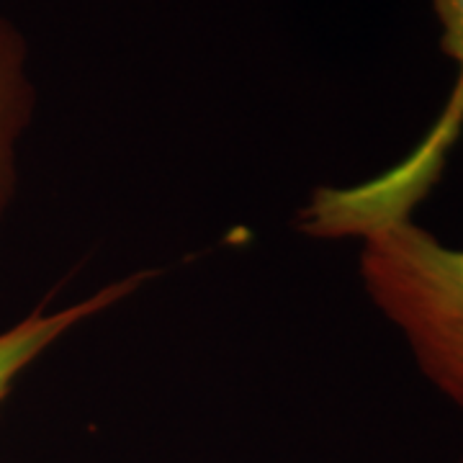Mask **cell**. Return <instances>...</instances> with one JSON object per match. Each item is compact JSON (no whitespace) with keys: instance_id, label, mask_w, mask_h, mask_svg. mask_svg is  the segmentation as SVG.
I'll return each instance as SVG.
<instances>
[{"instance_id":"obj_1","label":"cell","mask_w":463,"mask_h":463,"mask_svg":"<svg viewBox=\"0 0 463 463\" xmlns=\"http://www.w3.org/2000/svg\"><path fill=\"white\" fill-rule=\"evenodd\" d=\"M365 291L410 343L420 371L463 410V250L412 219L365 232Z\"/></svg>"},{"instance_id":"obj_2","label":"cell","mask_w":463,"mask_h":463,"mask_svg":"<svg viewBox=\"0 0 463 463\" xmlns=\"http://www.w3.org/2000/svg\"><path fill=\"white\" fill-rule=\"evenodd\" d=\"M440 24V52L456 65V80L446 106L428 134L397 165L371 181L350 185L345 201L350 214L364 224H386L410 219L414 206L432 191L446 170L448 155L463 134V0H432Z\"/></svg>"},{"instance_id":"obj_3","label":"cell","mask_w":463,"mask_h":463,"mask_svg":"<svg viewBox=\"0 0 463 463\" xmlns=\"http://www.w3.org/2000/svg\"><path fill=\"white\" fill-rule=\"evenodd\" d=\"M149 279H152L149 270H139L121 281L103 286L96 294H90L78 304H70L65 309H47V304H42L24 319H18L14 327L0 332V407L11 397L24 371L36 364L57 340H62L72 327L83 325L85 319L103 315L114 304L132 297Z\"/></svg>"},{"instance_id":"obj_4","label":"cell","mask_w":463,"mask_h":463,"mask_svg":"<svg viewBox=\"0 0 463 463\" xmlns=\"http://www.w3.org/2000/svg\"><path fill=\"white\" fill-rule=\"evenodd\" d=\"M36 109L29 75V44L18 26L0 14V227L18 188V142Z\"/></svg>"},{"instance_id":"obj_5","label":"cell","mask_w":463,"mask_h":463,"mask_svg":"<svg viewBox=\"0 0 463 463\" xmlns=\"http://www.w3.org/2000/svg\"><path fill=\"white\" fill-rule=\"evenodd\" d=\"M461 463H463V461H461Z\"/></svg>"}]
</instances>
